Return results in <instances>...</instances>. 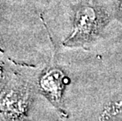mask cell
Masks as SVG:
<instances>
[{"mask_svg": "<svg viewBox=\"0 0 122 121\" xmlns=\"http://www.w3.org/2000/svg\"><path fill=\"white\" fill-rule=\"evenodd\" d=\"M100 17H102L92 8L85 7L80 10L76 15V27L69 42L74 43L90 39L97 32L98 27L102 24V19Z\"/></svg>", "mask_w": 122, "mask_h": 121, "instance_id": "6da1fadb", "label": "cell"}]
</instances>
